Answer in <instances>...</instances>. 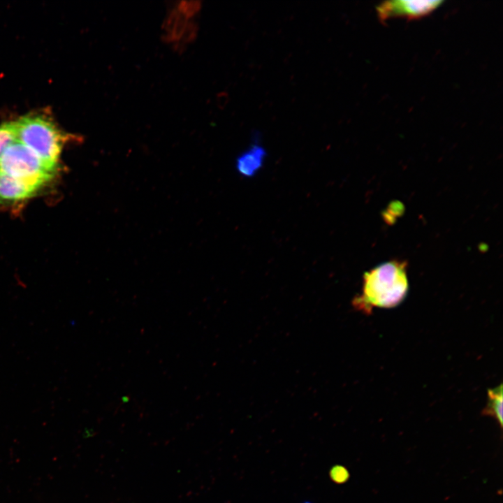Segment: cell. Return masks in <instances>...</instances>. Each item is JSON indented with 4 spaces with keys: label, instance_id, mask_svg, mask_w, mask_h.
I'll return each instance as SVG.
<instances>
[{
    "label": "cell",
    "instance_id": "cell-1",
    "mask_svg": "<svg viewBox=\"0 0 503 503\" xmlns=\"http://www.w3.org/2000/svg\"><path fill=\"white\" fill-rule=\"evenodd\" d=\"M408 291L405 264L398 261L383 263L365 273L361 295L353 305L364 312L373 307H393L400 304Z\"/></svg>",
    "mask_w": 503,
    "mask_h": 503
},
{
    "label": "cell",
    "instance_id": "cell-2",
    "mask_svg": "<svg viewBox=\"0 0 503 503\" xmlns=\"http://www.w3.org/2000/svg\"><path fill=\"white\" fill-rule=\"evenodd\" d=\"M17 141L56 173L66 135L44 112H31L15 121Z\"/></svg>",
    "mask_w": 503,
    "mask_h": 503
},
{
    "label": "cell",
    "instance_id": "cell-3",
    "mask_svg": "<svg viewBox=\"0 0 503 503\" xmlns=\"http://www.w3.org/2000/svg\"><path fill=\"white\" fill-rule=\"evenodd\" d=\"M0 171L43 187L56 173L33 151L17 140L10 145L1 157Z\"/></svg>",
    "mask_w": 503,
    "mask_h": 503
},
{
    "label": "cell",
    "instance_id": "cell-4",
    "mask_svg": "<svg viewBox=\"0 0 503 503\" xmlns=\"http://www.w3.org/2000/svg\"><path fill=\"white\" fill-rule=\"evenodd\" d=\"M442 1L394 0L381 3L376 7L379 20L383 22L393 17L417 19L430 14Z\"/></svg>",
    "mask_w": 503,
    "mask_h": 503
},
{
    "label": "cell",
    "instance_id": "cell-5",
    "mask_svg": "<svg viewBox=\"0 0 503 503\" xmlns=\"http://www.w3.org/2000/svg\"><path fill=\"white\" fill-rule=\"evenodd\" d=\"M43 188L39 184L0 171V205L24 201L37 194Z\"/></svg>",
    "mask_w": 503,
    "mask_h": 503
},
{
    "label": "cell",
    "instance_id": "cell-6",
    "mask_svg": "<svg viewBox=\"0 0 503 503\" xmlns=\"http://www.w3.org/2000/svg\"><path fill=\"white\" fill-rule=\"evenodd\" d=\"M266 155L262 146L252 145L238 157L236 169L244 177H253L262 168Z\"/></svg>",
    "mask_w": 503,
    "mask_h": 503
},
{
    "label": "cell",
    "instance_id": "cell-7",
    "mask_svg": "<svg viewBox=\"0 0 503 503\" xmlns=\"http://www.w3.org/2000/svg\"><path fill=\"white\" fill-rule=\"evenodd\" d=\"M488 404L483 411V414L490 416L497 420L500 428H502V386L500 385L488 392Z\"/></svg>",
    "mask_w": 503,
    "mask_h": 503
},
{
    "label": "cell",
    "instance_id": "cell-8",
    "mask_svg": "<svg viewBox=\"0 0 503 503\" xmlns=\"http://www.w3.org/2000/svg\"><path fill=\"white\" fill-rule=\"evenodd\" d=\"M17 140L15 122L1 124L0 125V159L6 149Z\"/></svg>",
    "mask_w": 503,
    "mask_h": 503
},
{
    "label": "cell",
    "instance_id": "cell-9",
    "mask_svg": "<svg viewBox=\"0 0 503 503\" xmlns=\"http://www.w3.org/2000/svg\"><path fill=\"white\" fill-rule=\"evenodd\" d=\"M189 22V18L179 11V15L170 35L169 42H179Z\"/></svg>",
    "mask_w": 503,
    "mask_h": 503
},
{
    "label": "cell",
    "instance_id": "cell-10",
    "mask_svg": "<svg viewBox=\"0 0 503 503\" xmlns=\"http://www.w3.org/2000/svg\"><path fill=\"white\" fill-rule=\"evenodd\" d=\"M178 15L179 10H177V8H175L173 9L168 13V17H166L162 25L163 29L165 31V34L163 36V39L166 42H169V39L175 25Z\"/></svg>",
    "mask_w": 503,
    "mask_h": 503
},
{
    "label": "cell",
    "instance_id": "cell-11",
    "mask_svg": "<svg viewBox=\"0 0 503 503\" xmlns=\"http://www.w3.org/2000/svg\"><path fill=\"white\" fill-rule=\"evenodd\" d=\"M201 8L200 1H181L177 5V10L184 14L189 19L193 17Z\"/></svg>",
    "mask_w": 503,
    "mask_h": 503
},
{
    "label": "cell",
    "instance_id": "cell-12",
    "mask_svg": "<svg viewBox=\"0 0 503 503\" xmlns=\"http://www.w3.org/2000/svg\"><path fill=\"white\" fill-rule=\"evenodd\" d=\"M196 24L189 21L179 43L184 44L191 42L196 37Z\"/></svg>",
    "mask_w": 503,
    "mask_h": 503
},
{
    "label": "cell",
    "instance_id": "cell-13",
    "mask_svg": "<svg viewBox=\"0 0 503 503\" xmlns=\"http://www.w3.org/2000/svg\"><path fill=\"white\" fill-rule=\"evenodd\" d=\"M333 476L336 481L343 483L349 479V474L346 468L337 467L333 471Z\"/></svg>",
    "mask_w": 503,
    "mask_h": 503
}]
</instances>
